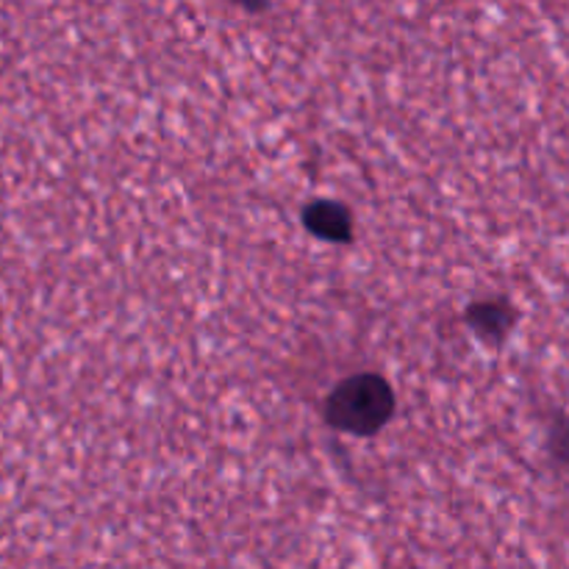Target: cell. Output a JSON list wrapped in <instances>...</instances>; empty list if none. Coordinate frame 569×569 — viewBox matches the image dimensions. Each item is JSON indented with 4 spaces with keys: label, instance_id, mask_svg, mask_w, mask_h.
Here are the masks:
<instances>
[{
    "label": "cell",
    "instance_id": "cell-1",
    "mask_svg": "<svg viewBox=\"0 0 569 569\" xmlns=\"http://www.w3.org/2000/svg\"><path fill=\"white\" fill-rule=\"evenodd\" d=\"M395 395L383 378L356 376L339 383L326 406L333 428L348 433H376L392 417Z\"/></svg>",
    "mask_w": 569,
    "mask_h": 569
},
{
    "label": "cell",
    "instance_id": "cell-2",
    "mask_svg": "<svg viewBox=\"0 0 569 569\" xmlns=\"http://www.w3.org/2000/svg\"><path fill=\"white\" fill-rule=\"evenodd\" d=\"M306 228L331 242H345L350 237V214L339 203H315L306 209Z\"/></svg>",
    "mask_w": 569,
    "mask_h": 569
},
{
    "label": "cell",
    "instance_id": "cell-3",
    "mask_svg": "<svg viewBox=\"0 0 569 569\" xmlns=\"http://www.w3.org/2000/svg\"><path fill=\"white\" fill-rule=\"evenodd\" d=\"M472 322L478 326V331L487 333H503L506 326H509V317H506V309H498V306H487V309L472 311Z\"/></svg>",
    "mask_w": 569,
    "mask_h": 569
}]
</instances>
